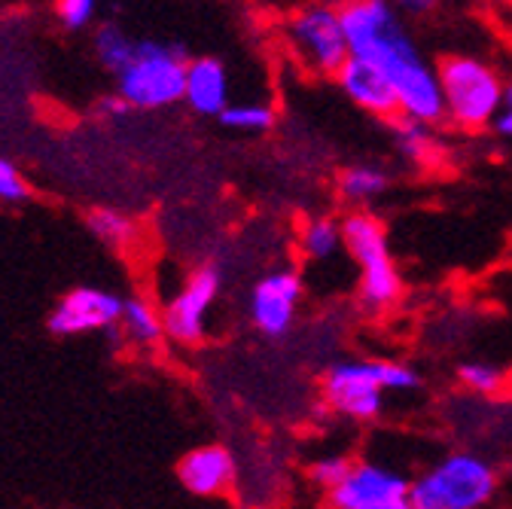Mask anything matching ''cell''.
<instances>
[{"label": "cell", "instance_id": "6da1fadb", "mask_svg": "<svg viewBox=\"0 0 512 509\" xmlns=\"http://www.w3.org/2000/svg\"><path fill=\"white\" fill-rule=\"evenodd\" d=\"M339 13L351 58L366 61L394 86L400 116L424 125L442 122L439 71L412 37L397 7L384 0H351L339 7Z\"/></svg>", "mask_w": 512, "mask_h": 509}, {"label": "cell", "instance_id": "7a4b0ae2", "mask_svg": "<svg viewBox=\"0 0 512 509\" xmlns=\"http://www.w3.org/2000/svg\"><path fill=\"white\" fill-rule=\"evenodd\" d=\"M497 494V470L476 452H448L409 482L412 509H488Z\"/></svg>", "mask_w": 512, "mask_h": 509}, {"label": "cell", "instance_id": "3957f363", "mask_svg": "<svg viewBox=\"0 0 512 509\" xmlns=\"http://www.w3.org/2000/svg\"><path fill=\"white\" fill-rule=\"evenodd\" d=\"M442 89V119L461 132H485L503 101L506 80L491 61L479 55H445L439 65Z\"/></svg>", "mask_w": 512, "mask_h": 509}, {"label": "cell", "instance_id": "277c9868", "mask_svg": "<svg viewBox=\"0 0 512 509\" xmlns=\"http://www.w3.org/2000/svg\"><path fill=\"white\" fill-rule=\"evenodd\" d=\"M345 253L357 266L360 302L369 311H388L403 296V275L394 263L391 238L372 211H348L342 217Z\"/></svg>", "mask_w": 512, "mask_h": 509}, {"label": "cell", "instance_id": "5b68a950", "mask_svg": "<svg viewBox=\"0 0 512 509\" xmlns=\"http://www.w3.org/2000/svg\"><path fill=\"white\" fill-rule=\"evenodd\" d=\"M189 58L177 43L138 37L135 58L113 77L116 95L128 110H162L183 101Z\"/></svg>", "mask_w": 512, "mask_h": 509}, {"label": "cell", "instance_id": "8992f818", "mask_svg": "<svg viewBox=\"0 0 512 509\" xmlns=\"http://www.w3.org/2000/svg\"><path fill=\"white\" fill-rule=\"evenodd\" d=\"M284 43L296 65L314 77H333L351 58L342 13L333 4H305L284 19Z\"/></svg>", "mask_w": 512, "mask_h": 509}, {"label": "cell", "instance_id": "52a82bcc", "mask_svg": "<svg viewBox=\"0 0 512 509\" xmlns=\"http://www.w3.org/2000/svg\"><path fill=\"white\" fill-rule=\"evenodd\" d=\"M220 290H223V272L217 266H199L196 272H189L180 290L162 305L165 336L183 348L199 345L208 336V324L220 299Z\"/></svg>", "mask_w": 512, "mask_h": 509}, {"label": "cell", "instance_id": "ba28073f", "mask_svg": "<svg viewBox=\"0 0 512 509\" xmlns=\"http://www.w3.org/2000/svg\"><path fill=\"white\" fill-rule=\"evenodd\" d=\"M381 360H339L324 375L327 406L348 421H372L384 412Z\"/></svg>", "mask_w": 512, "mask_h": 509}, {"label": "cell", "instance_id": "9c48e42d", "mask_svg": "<svg viewBox=\"0 0 512 509\" xmlns=\"http://www.w3.org/2000/svg\"><path fill=\"white\" fill-rule=\"evenodd\" d=\"M302 275L296 269H272L263 278H256L247 299L250 324L269 339H281L293 330L296 314L302 305Z\"/></svg>", "mask_w": 512, "mask_h": 509}, {"label": "cell", "instance_id": "30bf717a", "mask_svg": "<svg viewBox=\"0 0 512 509\" xmlns=\"http://www.w3.org/2000/svg\"><path fill=\"white\" fill-rule=\"evenodd\" d=\"M122 314V296L104 287H74L49 311V330L61 339L86 333H113Z\"/></svg>", "mask_w": 512, "mask_h": 509}, {"label": "cell", "instance_id": "8fae6325", "mask_svg": "<svg viewBox=\"0 0 512 509\" xmlns=\"http://www.w3.org/2000/svg\"><path fill=\"white\" fill-rule=\"evenodd\" d=\"M409 476L378 461H354L348 476L327 494L330 509H375L409 497Z\"/></svg>", "mask_w": 512, "mask_h": 509}, {"label": "cell", "instance_id": "7c38bea8", "mask_svg": "<svg viewBox=\"0 0 512 509\" xmlns=\"http://www.w3.org/2000/svg\"><path fill=\"white\" fill-rule=\"evenodd\" d=\"M177 476L189 494L220 497L235 485L238 464L226 445H199V449H192L180 458Z\"/></svg>", "mask_w": 512, "mask_h": 509}, {"label": "cell", "instance_id": "4fadbf2b", "mask_svg": "<svg viewBox=\"0 0 512 509\" xmlns=\"http://www.w3.org/2000/svg\"><path fill=\"white\" fill-rule=\"evenodd\" d=\"M336 86L363 113H369L375 119H391V122L400 119V101H397L394 86L384 80L372 65H366V61L348 58L345 68L336 74Z\"/></svg>", "mask_w": 512, "mask_h": 509}, {"label": "cell", "instance_id": "5bb4252c", "mask_svg": "<svg viewBox=\"0 0 512 509\" xmlns=\"http://www.w3.org/2000/svg\"><path fill=\"white\" fill-rule=\"evenodd\" d=\"M183 101L199 116H217V119L223 116V110L232 104V80H229V68L220 58L214 55L189 58Z\"/></svg>", "mask_w": 512, "mask_h": 509}, {"label": "cell", "instance_id": "9a60e30c", "mask_svg": "<svg viewBox=\"0 0 512 509\" xmlns=\"http://www.w3.org/2000/svg\"><path fill=\"white\" fill-rule=\"evenodd\" d=\"M113 336H116L119 345L132 348V351H141V354L156 351L168 339L165 336V321H162V308L147 296H125Z\"/></svg>", "mask_w": 512, "mask_h": 509}, {"label": "cell", "instance_id": "2e32d148", "mask_svg": "<svg viewBox=\"0 0 512 509\" xmlns=\"http://www.w3.org/2000/svg\"><path fill=\"white\" fill-rule=\"evenodd\" d=\"M391 189V174L381 165H348L336 177V193L342 202L351 205V211H369L372 202H378Z\"/></svg>", "mask_w": 512, "mask_h": 509}, {"label": "cell", "instance_id": "e0dca14e", "mask_svg": "<svg viewBox=\"0 0 512 509\" xmlns=\"http://www.w3.org/2000/svg\"><path fill=\"white\" fill-rule=\"evenodd\" d=\"M299 250L311 266H327L339 260L345 253V238H342V220L330 214L308 217L299 229Z\"/></svg>", "mask_w": 512, "mask_h": 509}, {"label": "cell", "instance_id": "ac0fdd59", "mask_svg": "<svg viewBox=\"0 0 512 509\" xmlns=\"http://www.w3.org/2000/svg\"><path fill=\"white\" fill-rule=\"evenodd\" d=\"M92 49H95V58L98 65L107 71V74H119L128 61L135 58V49H138V37L132 31H125L119 22H101L92 34Z\"/></svg>", "mask_w": 512, "mask_h": 509}, {"label": "cell", "instance_id": "d6986e66", "mask_svg": "<svg viewBox=\"0 0 512 509\" xmlns=\"http://www.w3.org/2000/svg\"><path fill=\"white\" fill-rule=\"evenodd\" d=\"M86 226H89V232L104 247L119 250V253L128 250L138 241V223L128 214L116 211V208H95V211H89L86 214Z\"/></svg>", "mask_w": 512, "mask_h": 509}, {"label": "cell", "instance_id": "ffe728a7", "mask_svg": "<svg viewBox=\"0 0 512 509\" xmlns=\"http://www.w3.org/2000/svg\"><path fill=\"white\" fill-rule=\"evenodd\" d=\"M394 138H397V150L412 165H430L439 156V141L433 135V125L412 122V119L400 116V119H394Z\"/></svg>", "mask_w": 512, "mask_h": 509}, {"label": "cell", "instance_id": "44dd1931", "mask_svg": "<svg viewBox=\"0 0 512 509\" xmlns=\"http://www.w3.org/2000/svg\"><path fill=\"white\" fill-rule=\"evenodd\" d=\"M275 107L266 104V101H232L220 122L226 125L229 132H238V135H266L272 132V125H275Z\"/></svg>", "mask_w": 512, "mask_h": 509}, {"label": "cell", "instance_id": "7402d4cb", "mask_svg": "<svg viewBox=\"0 0 512 509\" xmlns=\"http://www.w3.org/2000/svg\"><path fill=\"white\" fill-rule=\"evenodd\" d=\"M458 381L470 391V394H479V397H491L503 388V369L488 363V360H467L461 363L458 369Z\"/></svg>", "mask_w": 512, "mask_h": 509}, {"label": "cell", "instance_id": "603a6c76", "mask_svg": "<svg viewBox=\"0 0 512 509\" xmlns=\"http://www.w3.org/2000/svg\"><path fill=\"white\" fill-rule=\"evenodd\" d=\"M55 19L64 31H71V34L89 31L98 22V4L95 0H58Z\"/></svg>", "mask_w": 512, "mask_h": 509}, {"label": "cell", "instance_id": "cb8c5ba5", "mask_svg": "<svg viewBox=\"0 0 512 509\" xmlns=\"http://www.w3.org/2000/svg\"><path fill=\"white\" fill-rule=\"evenodd\" d=\"M351 458L348 455H342V452H330V455H320L311 467H308V479L317 485V488H324L327 494L348 476V470H351Z\"/></svg>", "mask_w": 512, "mask_h": 509}, {"label": "cell", "instance_id": "d4e9b609", "mask_svg": "<svg viewBox=\"0 0 512 509\" xmlns=\"http://www.w3.org/2000/svg\"><path fill=\"white\" fill-rule=\"evenodd\" d=\"M31 196L28 177L16 168V162L0 156V205H22Z\"/></svg>", "mask_w": 512, "mask_h": 509}, {"label": "cell", "instance_id": "484cf974", "mask_svg": "<svg viewBox=\"0 0 512 509\" xmlns=\"http://www.w3.org/2000/svg\"><path fill=\"white\" fill-rule=\"evenodd\" d=\"M491 129L503 138V141H512V80H506V89H503V101H500V110L494 116V125Z\"/></svg>", "mask_w": 512, "mask_h": 509}, {"label": "cell", "instance_id": "4316f807", "mask_svg": "<svg viewBox=\"0 0 512 509\" xmlns=\"http://www.w3.org/2000/svg\"><path fill=\"white\" fill-rule=\"evenodd\" d=\"M394 7H397V13L403 16V22H406V19H418V16H424V13H433V10H436L433 0H415V4L409 0V4H394Z\"/></svg>", "mask_w": 512, "mask_h": 509}, {"label": "cell", "instance_id": "83f0119b", "mask_svg": "<svg viewBox=\"0 0 512 509\" xmlns=\"http://www.w3.org/2000/svg\"><path fill=\"white\" fill-rule=\"evenodd\" d=\"M125 110H128V107L119 101V95H116V92L98 101V113H101V116H107V119H113V116H122Z\"/></svg>", "mask_w": 512, "mask_h": 509}, {"label": "cell", "instance_id": "f1b7e54d", "mask_svg": "<svg viewBox=\"0 0 512 509\" xmlns=\"http://www.w3.org/2000/svg\"><path fill=\"white\" fill-rule=\"evenodd\" d=\"M375 509H412L409 500H397V503H384V506H375Z\"/></svg>", "mask_w": 512, "mask_h": 509}]
</instances>
